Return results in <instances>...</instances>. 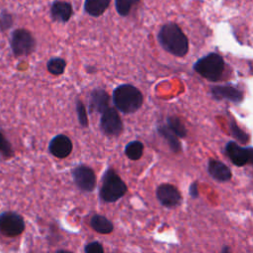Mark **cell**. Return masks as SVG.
Instances as JSON below:
<instances>
[{
  "instance_id": "obj_1",
  "label": "cell",
  "mask_w": 253,
  "mask_h": 253,
  "mask_svg": "<svg viewBox=\"0 0 253 253\" xmlns=\"http://www.w3.org/2000/svg\"><path fill=\"white\" fill-rule=\"evenodd\" d=\"M157 40L166 51L175 56H184L188 52V39L175 23L164 24L157 34Z\"/></svg>"
},
{
  "instance_id": "obj_2",
  "label": "cell",
  "mask_w": 253,
  "mask_h": 253,
  "mask_svg": "<svg viewBox=\"0 0 253 253\" xmlns=\"http://www.w3.org/2000/svg\"><path fill=\"white\" fill-rule=\"evenodd\" d=\"M113 102L123 114H132L142 106L143 96L135 86L122 84L113 91Z\"/></svg>"
},
{
  "instance_id": "obj_3",
  "label": "cell",
  "mask_w": 253,
  "mask_h": 253,
  "mask_svg": "<svg viewBox=\"0 0 253 253\" xmlns=\"http://www.w3.org/2000/svg\"><path fill=\"white\" fill-rule=\"evenodd\" d=\"M127 191V187L123 179L113 169H108L102 178L100 188V198L106 203H115L123 198Z\"/></svg>"
},
{
  "instance_id": "obj_4",
  "label": "cell",
  "mask_w": 253,
  "mask_h": 253,
  "mask_svg": "<svg viewBox=\"0 0 253 253\" xmlns=\"http://www.w3.org/2000/svg\"><path fill=\"white\" fill-rule=\"evenodd\" d=\"M194 69L206 79L216 81L223 73L224 61L219 54L211 52L198 59L194 64Z\"/></svg>"
},
{
  "instance_id": "obj_5",
  "label": "cell",
  "mask_w": 253,
  "mask_h": 253,
  "mask_svg": "<svg viewBox=\"0 0 253 253\" xmlns=\"http://www.w3.org/2000/svg\"><path fill=\"white\" fill-rule=\"evenodd\" d=\"M11 49L16 56L30 55L36 48V40L32 33L26 29H16L10 37Z\"/></svg>"
},
{
  "instance_id": "obj_6",
  "label": "cell",
  "mask_w": 253,
  "mask_h": 253,
  "mask_svg": "<svg viewBox=\"0 0 253 253\" xmlns=\"http://www.w3.org/2000/svg\"><path fill=\"white\" fill-rule=\"evenodd\" d=\"M25 229V221L21 214L15 211L0 213V232L6 236L20 235Z\"/></svg>"
},
{
  "instance_id": "obj_7",
  "label": "cell",
  "mask_w": 253,
  "mask_h": 253,
  "mask_svg": "<svg viewBox=\"0 0 253 253\" xmlns=\"http://www.w3.org/2000/svg\"><path fill=\"white\" fill-rule=\"evenodd\" d=\"M100 127L107 136H119L122 133L124 125L118 111L115 108L109 107L104 113H102L100 119Z\"/></svg>"
},
{
  "instance_id": "obj_8",
  "label": "cell",
  "mask_w": 253,
  "mask_h": 253,
  "mask_svg": "<svg viewBox=\"0 0 253 253\" xmlns=\"http://www.w3.org/2000/svg\"><path fill=\"white\" fill-rule=\"evenodd\" d=\"M72 178L75 185L86 193L92 192L96 187V175L92 168L87 165L80 164L72 169Z\"/></svg>"
},
{
  "instance_id": "obj_9",
  "label": "cell",
  "mask_w": 253,
  "mask_h": 253,
  "mask_svg": "<svg viewBox=\"0 0 253 253\" xmlns=\"http://www.w3.org/2000/svg\"><path fill=\"white\" fill-rule=\"evenodd\" d=\"M226 153L233 164L243 166L245 164L253 165V148L241 147L235 142H228L225 147Z\"/></svg>"
},
{
  "instance_id": "obj_10",
  "label": "cell",
  "mask_w": 253,
  "mask_h": 253,
  "mask_svg": "<svg viewBox=\"0 0 253 253\" xmlns=\"http://www.w3.org/2000/svg\"><path fill=\"white\" fill-rule=\"evenodd\" d=\"M156 197L160 204L166 208H174L181 202V195L176 187L170 184H162L156 190Z\"/></svg>"
},
{
  "instance_id": "obj_11",
  "label": "cell",
  "mask_w": 253,
  "mask_h": 253,
  "mask_svg": "<svg viewBox=\"0 0 253 253\" xmlns=\"http://www.w3.org/2000/svg\"><path fill=\"white\" fill-rule=\"evenodd\" d=\"M72 148V142L70 138L65 134L55 135L53 138H51L48 144L49 152L57 158L67 157L71 153Z\"/></svg>"
},
{
  "instance_id": "obj_12",
  "label": "cell",
  "mask_w": 253,
  "mask_h": 253,
  "mask_svg": "<svg viewBox=\"0 0 253 253\" xmlns=\"http://www.w3.org/2000/svg\"><path fill=\"white\" fill-rule=\"evenodd\" d=\"M50 18L54 22L67 23L73 15V7L70 2L55 0L49 8Z\"/></svg>"
},
{
  "instance_id": "obj_13",
  "label": "cell",
  "mask_w": 253,
  "mask_h": 253,
  "mask_svg": "<svg viewBox=\"0 0 253 253\" xmlns=\"http://www.w3.org/2000/svg\"><path fill=\"white\" fill-rule=\"evenodd\" d=\"M110 96L101 88L94 89L90 94L89 110L90 113H104L109 108Z\"/></svg>"
},
{
  "instance_id": "obj_14",
  "label": "cell",
  "mask_w": 253,
  "mask_h": 253,
  "mask_svg": "<svg viewBox=\"0 0 253 253\" xmlns=\"http://www.w3.org/2000/svg\"><path fill=\"white\" fill-rule=\"evenodd\" d=\"M212 96L217 99H227L229 101L238 103L243 99L242 92L231 85H223V86H215L211 89Z\"/></svg>"
},
{
  "instance_id": "obj_15",
  "label": "cell",
  "mask_w": 253,
  "mask_h": 253,
  "mask_svg": "<svg viewBox=\"0 0 253 253\" xmlns=\"http://www.w3.org/2000/svg\"><path fill=\"white\" fill-rule=\"evenodd\" d=\"M208 169L211 176L217 181H227L231 178L230 169L220 161L214 159L210 160Z\"/></svg>"
},
{
  "instance_id": "obj_16",
  "label": "cell",
  "mask_w": 253,
  "mask_h": 253,
  "mask_svg": "<svg viewBox=\"0 0 253 253\" xmlns=\"http://www.w3.org/2000/svg\"><path fill=\"white\" fill-rule=\"evenodd\" d=\"M111 1L112 0H85L83 8L89 16L98 18L106 12Z\"/></svg>"
},
{
  "instance_id": "obj_17",
  "label": "cell",
  "mask_w": 253,
  "mask_h": 253,
  "mask_svg": "<svg viewBox=\"0 0 253 253\" xmlns=\"http://www.w3.org/2000/svg\"><path fill=\"white\" fill-rule=\"evenodd\" d=\"M90 225L96 232L101 234H109L114 230L113 223L101 214H94L90 219Z\"/></svg>"
},
{
  "instance_id": "obj_18",
  "label": "cell",
  "mask_w": 253,
  "mask_h": 253,
  "mask_svg": "<svg viewBox=\"0 0 253 253\" xmlns=\"http://www.w3.org/2000/svg\"><path fill=\"white\" fill-rule=\"evenodd\" d=\"M158 131L159 133L167 140V142L169 143L171 149L175 152H178L180 151L181 149V145H180V142L177 138V135L175 132H173L168 126H161L158 127Z\"/></svg>"
},
{
  "instance_id": "obj_19",
  "label": "cell",
  "mask_w": 253,
  "mask_h": 253,
  "mask_svg": "<svg viewBox=\"0 0 253 253\" xmlns=\"http://www.w3.org/2000/svg\"><path fill=\"white\" fill-rule=\"evenodd\" d=\"M143 144L139 140H133L126 145L125 153L130 160H138L143 153Z\"/></svg>"
},
{
  "instance_id": "obj_20",
  "label": "cell",
  "mask_w": 253,
  "mask_h": 253,
  "mask_svg": "<svg viewBox=\"0 0 253 253\" xmlns=\"http://www.w3.org/2000/svg\"><path fill=\"white\" fill-rule=\"evenodd\" d=\"M139 2L140 0H115V8L121 17H127Z\"/></svg>"
},
{
  "instance_id": "obj_21",
  "label": "cell",
  "mask_w": 253,
  "mask_h": 253,
  "mask_svg": "<svg viewBox=\"0 0 253 253\" xmlns=\"http://www.w3.org/2000/svg\"><path fill=\"white\" fill-rule=\"evenodd\" d=\"M66 67V61L61 57H51L47 63V70L53 75H60L64 72Z\"/></svg>"
},
{
  "instance_id": "obj_22",
  "label": "cell",
  "mask_w": 253,
  "mask_h": 253,
  "mask_svg": "<svg viewBox=\"0 0 253 253\" xmlns=\"http://www.w3.org/2000/svg\"><path fill=\"white\" fill-rule=\"evenodd\" d=\"M167 126H169V128L176 133L177 136L180 137H184L186 136L187 133V129L184 126V125L182 124V122L176 118V117H169L167 119Z\"/></svg>"
},
{
  "instance_id": "obj_23",
  "label": "cell",
  "mask_w": 253,
  "mask_h": 253,
  "mask_svg": "<svg viewBox=\"0 0 253 253\" xmlns=\"http://www.w3.org/2000/svg\"><path fill=\"white\" fill-rule=\"evenodd\" d=\"M14 23V17L7 10H2L0 12V31L5 32L9 30Z\"/></svg>"
},
{
  "instance_id": "obj_24",
  "label": "cell",
  "mask_w": 253,
  "mask_h": 253,
  "mask_svg": "<svg viewBox=\"0 0 253 253\" xmlns=\"http://www.w3.org/2000/svg\"><path fill=\"white\" fill-rule=\"evenodd\" d=\"M0 153L6 158H11L12 156H14L12 145L6 139V137L2 132H0Z\"/></svg>"
},
{
  "instance_id": "obj_25",
  "label": "cell",
  "mask_w": 253,
  "mask_h": 253,
  "mask_svg": "<svg viewBox=\"0 0 253 253\" xmlns=\"http://www.w3.org/2000/svg\"><path fill=\"white\" fill-rule=\"evenodd\" d=\"M76 112H77V117H78L79 124L84 127L88 126V119H87L86 109H85V106L83 105V103L79 100L76 103Z\"/></svg>"
},
{
  "instance_id": "obj_26",
  "label": "cell",
  "mask_w": 253,
  "mask_h": 253,
  "mask_svg": "<svg viewBox=\"0 0 253 253\" xmlns=\"http://www.w3.org/2000/svg\"><path fill=\"white\" fill-rule=\"evenodd\" d=\"M230 129H231L232 134L237 138V140H239L241 142H246L248 140L247 134L244 131H242L239 128V126L237 125H235L233 122H231V124H230Z\"/></svg>"
},
{
  "instance_id": "obj_27",
  "label": "cell",
  "mask_w": 253,
  "mask_h": 253,
  "mask_svg": "<svg viewBox=\"0 0 253 253\" xmlns=\"http://www.w3.org/2000/svg\"><path fill=\"white\" fill-rule=\"evenodd\" d=\"M84 251L86 253H103L104 252V248H103V245L100 242L93 241V242L88 243L85 246Z\"/></svg>"
},
{
  "instance_id": "obj_28",
  "label": "cell",
  "mask_w": 253,
  "mask_h": 253,
  "mask_svg": "<svg viewBox=\"0 0 253 253\" xmlns=\"http://www.w3.org/2000/svg\"><path fill=\"white\" fill-rule=\"evenodd\" d=\"M196 187H197V185L196 184H193L192 186H191V190H190V193H191V195L193 196V197H196L197 195H198V192H197V189H196Z\"/></svg>"
}]
</instances>
